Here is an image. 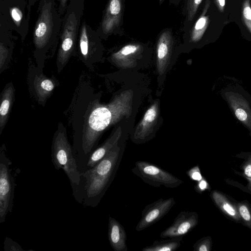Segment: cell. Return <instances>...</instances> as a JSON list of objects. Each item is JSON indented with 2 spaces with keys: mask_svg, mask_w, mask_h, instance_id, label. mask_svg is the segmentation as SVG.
Listing matches in <instances>:
<instances>
[{
  "mask_svg": "<svg viewBox=\"0 0 251 251\" xmlns=\"http://www.w3.org/2000/svg\"><path fill=\"white\" fill-rule=\"evenodd\" d=\"M30 14L26 0H0V24L16 32L23 42L27 35Z\"/></svg>",
  "mask_w": 251,
  "mask_h": 251,
  "instance_id": "6",
  "label": "cell"
},
{
  "mask_svg": "<svg viewBox=\"0 0 251 251\" xmlns=\"http://www.w3.org/2000/svg\"><path fill=\"white\" fill-rule=\"evenodd\" d=\"M122 16V0H109L99 27L96 30L100 37L112 33L119 25Z\"/></svg>",
  "mask_w": 251,
  "mask_h": 251,
  "instance_id": "12",
  "label": "cell"
},
{
  "mask_svg": "<svg viewBox=\"0 0 251 251\" xmlns=\"http://www.w3.org/2000/svg\"><path fill=\"white\" fill-rule=\"evenodd\" d=\"M244 15L246 19L251 20V9L250 7H246L244 8Z\"/></svg>",
  "mask_w": 251,
  "mask_h": 251,
  "instance_id": "30",
  "label": "cell"
},
{
  "mask_svg": "<svg viewBox=\"0 0 251 251\" xmlns=\"http://www.w3.org/2000/svg\"><path fill=\"white\" fill-rule=\"evenodd\" d=\"M51 162L57 170L62 169L68 177L73 194L78 188L81 174L78 171L73 153V148L69 143L65 129H58L54 134L51 153Z\"/></svg>",
  "mask_w": 251,
  "mask_h": 251,
  "instance_id": "5",
  "label": "cell"
},
{
  "mask_svg": "<svg viewBox=\"0 0 251 251\" xmlns=\"http://www.w3.org/2000/svg\"><path fill=\"white\" fill-rule=\"evenodd\" d=\"M186 173L192 180L199 181L202 179V176L197 166L191 168Z\"/></svg>",
  "mask_w": 251,
  "mask_h": 251,
  "instance_id": "24",
  "label": "cell"
},
{
  "mask_svg": "<svg viewBox=\"0 0 251 251\" xmlns=\"http://www.w3.org/2000/svg\"><path fill=\"white\" fill-rule=\"evenodd\" d=\"M131 171L145 182L155 187L175 188L183 183L169 172L146 161H136Z\"/></svg>",
  "mask_w": 251,
  "mask_h": 251,
  "instance_id": "8",
  "label": "cell"
},
{
  "mask_svg": "<svg viewBox=\"0 0 251 251\" xmlns=\"http://www.w3.org/2000/svg\"><path fill=\"white\" fill-rule=\"evenodd\" d=\"M220 5L222 6L225 5V0H218Z\"/></svg>",
  "mask_w": 251,
  "mask_h": 251,
  "instance_id": "33",
  "label": "cell"
},
{
  "mask_svg": "<svg viewBox=\"0 0 251 251\" xmlns=\"http://www.w3.org/2000/svg\"><path fill=\"white\" fill-rule=\"evenodd\" d=\"M133 92L124 91L115 96L107 104H97L85 121L80 139L73 147V153L80 174L91 153L97 148L102 133L109 126L128 118L132 111Z\"/></svg>",
  "mask_w": 251,
  "mask_h": 251,
  "instance_id": "1",
  "label": "cell"
},
{
  "mask_svg": "<svg viewBox=\"0 0 251 251\" xmlns=\"http://www.w3.org/2000/svg\"><path fill=\"white\" fill-rule=\"evenodd\" d=\"M108 238L110 246L115 251H127L126 234L124 227L117 220L109 216Z\"/></svg>",
  "mask_w": 251,
  "mask_h": 251,
  "instance_id": "17",
  "label": "cell"
},
{
  "mask_svg": "<svg viewBox=\"0 0 251 251\" xmlns=\"http://www.w3.org/2000/svg\"><path fill=\"white\" fill-rule=\"evenodd\" d=\"M122 133L121 127L119 126L111 134L101 145L97 148L91 153L86 164L85 172L93 168L105 156L113 147L119 142Z\"/></svg>",
  "mask_w": 251,
  "mask_h": 251,
  "instance_id": "16",
  "label": "cell"
},
{
  "mask_svg": "<svg viewBox=\"0 0 251 251\" xmlns=\"http://www.w3.org/2000/svg\"><path fill=\"white\" fill-rule=\"evenodd\" d=\"M235 114L238 120L241 121H245L248 117L246 112L242 109L238 108L235 111Z\"/></svg>",
  "mask_w": 251,
  "mask_h": 251,
  "instance_id": "26",
  "label": "cell"
},
{
  "mask_svg": "<svg viewBox=\"0 0 251 251\" xmlns=\"http://www.w3.org/2000/svg\"><path fill=\"white\" fill-rule=\"evenodd\" d=\"M206 24V18L201 17L196 22L193 30L192 31L191 39L192 41H198L201 37V30L204 28Z\"/></svg>",
  "mask_w": 251,
  "mask_h": 251,
  "instance_id": "21",
  "label": "cell"
},
{
  "mask_svg": "<svg viewBox=\"0 0 251 251\" xmlns=\"http://www.w3.org/2000/svg\"><path fill=\"white\" fill-rule=\"evenodd\" d=\"M182 242V237L156 240L144 248L142 251H175L180 246Z\"/></svg>",
  "mask_w": 251,
  "mask_h": 251,
  "instance_id": "19",
  "label": "cell"
},
{
  "mask_svg": "<svg viewBox=\"0 0 251 251\" xmlns=\"http://www.w3.org/2000/svg\"><path fill=\"white\" fill-rule=\"evenodd\" d=\"M37 13L33 42L35 50L41 51L46 50L59 38L62 16L56 0H40Z\"/></svg>",
  "mask_w": 251,
  "mask_h": 251,
  "instance_id": "3",
  "label": "cell"
},
{
  "mask_svg": "<svg viewBox=\"0 0 251 251\" xmlns=\"http://www.w3.org/2000/svg\"><path fill=\"white\" fill-rule=\"evenodd\" d=\"M28 2V10L30 14L31 7L39 0H27Z\"/></svg>",
  "mask_w": 251,
  "mask_h": 251,
  "instance_id": "31",
  "label": "cell"
},
{
  "mask_svg": "<svg viewBox=\"0 0 251 251\" xmlns=\"http://www.w3.org/2000/svg\"><path fill=\"white\" fill-rule=\"evenodd\" d=\"M69 0H56L59 12L62 16L64 15L68 5Z\"/></svg>",
  "mask_w": 251,
  "mask_h": 251,
  "instance_id": "25",
  "label": "cell"
},
{
  "mask_svg": "<svg viewBox=\"0 0 251 251\" xmlns=\"http://www.w3.org/2000/svg\"><path fill=\"white\" fill-rule=\"evenodd\" d=\"M124 151L119 141L93 168L81 174L79 185L73 194L78 202L92 207L99 204L116 176Z\"/></svg>",
  "mask_w": 251,
  "mask_h": 251,
  "instance_id": "2",
  "label": "cell"
},
{
  "mask_svg": "<svg viewBox=\"0 0 251 251\" xmlns=\"http://www.w3.org/2000/svg\"><path fill=\"white\" fill-rule=\"evenodd\" d=\"M223 208L231 216L235 215V211L232 206H231L228 203H225L223 205Z\"/></svg>",
  "mask_w": 251,
  "mask_h": 251,
  "instance_id": "28",
  "label": "cell"
},
{
  "mask_svg": "<svg viewBox=\"0 0 251 251\" xmlns=\"http://www.w3.org/2000/svg\"><path fill=\"white\" fill-rule=\"evenodd\" d=\"M143 47L139 44H129L113 53L111 56L112 62L122 69L134 68L142 57Z\"/></svg>",
  "mask_w": 251,
  "mask_h": 251,
  "instance_id": "13",
  "label": "cell"
},
{
  "mask_svg": "<svg viewBox=\"0 0 251 251\" xmlns=\"http://www.w3.org/2000/svg\"><path fill=\"white\" fill-rule=\"evenodd\" d=\"M100 36L85 21L81 23L78 37V46L84 60L88 59L93 51L96 50Z\"/></svg>",
  "mask_w": 251,
  "mask_h": 251,
  "instance_id": "14",
  "label": "cell"
},
{
  "mask_svg": "<svg viewBox=\"0 0 251 251\" xmlns=\"http://www.w3.org/2000/svg\"><path fill=\"white\" fill-rule=\"evenodd\" d=\"M3 144L0 150V223H3L8 213L12 212L15 180L10 166L12 162L6 154Z\"/></svg>",
  "mask_w": 251,
  "mask_h": 251,
  "instance_id": "7",
  "label": "cell"
},
{
  "mask_svg": "<svg viewBox=\"0 0 251 251\" xmlns=\"http://www.w3.org/2000/svg\"><path fill=\"white\" fill-rule=\"evenodd\" d=\"M176 204L173 197L160 199L146 205L142 212L141 218L135 229L141 231L154 224L164 217Z\"/></svg>",
  "mask_w": 251,
  "mask_h": 251,
  "instance_id": "9",
  "label": "cell"
},
{
  "mask_svg": "<svg viewBox=\"0 0 251 251\" xmlns=\"http://www.w3.org/2000/svg\"><path fill=\"white\" fill-rule=\"evenodd\" d=\"M159 105V100H156L147 110L133 133L134 142L136 143H143L150 136L158 119Z\"/></svg>",
  "mask_w": 251,
  "mask_h": 251,
  "instance_id": "10",
  "label": "cell"
},
{
  "mask_svg": "<svg viewBox=\"0 0 251 251\" xmlns=\"http://www.w3.org/2000/svg\"><path fill=\"white\" fill-rule=\"evenodd\" d=\"M14 88L12 83L7 84L1 93L0 106V134L7 121L12 106Z\"/></svg>",
  "mask_w": 251,
  "mask_h": 251,
  "instance_id": "18",
  "label": "cell"
},
{
  "mask_svg": "<svg viewBox=\"0 0 251 251\" xmlns=\"http://www.w3.org/2000/svg\"><path fill=\"white\" fill-rule=\"evenodd\" d=\"M34 86L39 100L43 101L51 94L55 87V83L51 79L40 75L35 77Z\"/></svg>",
  "mask_w": 251,
  "mask_h": 251,
  "instance_id": "20",
  "label": "cell"
},
{
  "mask_svg": "<svg viewBox=\"0 0 251 251\" xmlns=\"http://www.w3.org/2000/svg\"><path fill=\"white\" fill-rule=\"evenodd\" d=\"M4 251H25L22 247L10 238L6 237L3 242Z\"/></svg>",
  "mask_w": 251,
  "mask_h": 251,
  "instance_id": "22",
  "label": "cell"
},
{
  "mask_svg": "<svg viewBox=\"0 0 251 251\" xmlns=\"http://www.w3.org/2000/svg\"><path fill=\"white\" fill-rule=\"evenodd\" d=\"M84 8V0H69L62 16L57 55L58 72L67 64L74 52L78 37Z\"/></svg>",
  "mask_w": 251,
  "mask_h": 251,
  "instance_id": "4",
  "label": "cell"
},
{
  "mask_svg": "<svg viewBox=\"0 0 251 251\" xmlns=\"http://www.w3.org/2000/svg\"><path fill=\"white\" fill-rule=\"evenodd\" d=\"M202 0H189L187 4L188 19L191 20Z\"/></svg>",
  "mask_w": 251,
  "mask_h": 251,
  "instance_id": "23",
  "label": "cell"
},
{
  "mask_svg": "<svg viewBox=\"0 0 251 251\" xmlns=\"http://www.w3.org/2000/svg\"><path fill=\"white\" fill-rule=\"evenodd\" d=\"M173 39L169 31L162 32L156 46V68L159 75H162L169 64L173 50Z\"/></svg>",
  "mask_w": 251,
  "mask_h": 251,
  "instance_id": "15",
  "label": "cell"
},
{
  "mask_svg": "<svg viewBox=\"0 0 251 251\" xmlns=\"http://www.w3.org/2000/svg\"><path fill=\"white\" fill-rule=\"evenodd\" d=\"M245 173L247 176L251 177V165H249L246 167Z\"/></svg>",
  "mask_w": 251,
  "mask_h": 251,
  "instance_id": "32",
  "label": "cell"
},
{
  "mask_svg": "<svg viewBox=\"0 0 251 251\" xmlns=\"http://www.w3.org/2000/svg\"><path fill=\"white\" fill-rule=\"evenodd\" d=\"M240 213L242 217L246 221H249L251 219L250 212L245 205H242L239 209Z\"/></svg>",
  "mask_w": 251,
  "mask_h": 251,
  "instance_id": "27",
  "label": "cell"
},
{
  "mask_svg": "<svg viewBox=\"0 0 251 251\" xmlns=\"http://www.w3.org/2000/svg\"><path fill=\"white\" fill-rule=\"evenodd\" d=\"M197 215L194 212H180L173 224L161 232V238L183 237L189 232L197 225Z\"/></svg>",
  "mask_w": 251,
  "mask_h": 251,
  "instance_id": "11",
  "label": "cell"
},
{
  "mask_svg": "<svg viewBox=\"0 0 251 251\" xmlns=\"http://www.w3.org/2000/svg\"><path fill=\"white\" fill-rule=\"evenodd\" d=\"M207 184L204 180L202 179L199 181V183L197 185V188L201 190H204L207 188Z\"/></svg>",
  "mask_w": 251,
  "mask_h": 251,
  "instance_id": "29",
  "label": "cell"
}]
</instances>
